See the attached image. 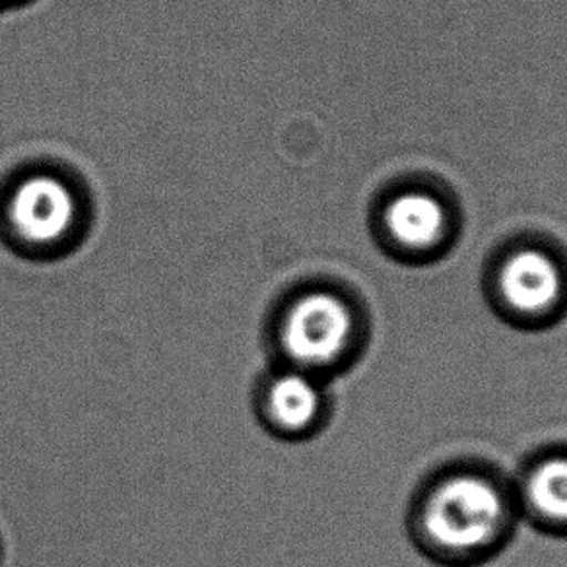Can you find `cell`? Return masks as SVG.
Instances as JSON below:
<instances>
[{"mask_svg":"<svg viewBox=\"0 0 567 567\" xmlns=\"http://www.w3.org/2000/svg\"><path fill=\"white\" fill-rule=\"evenodd\" d=\"M504 497L481 476L461 474L442 482L422 513L425 536L443 550H481L504 525Z\"/></svg>","mask_w":567,"mask_h":567,"instance_id":"1","label":"cell"},{"mask_svg":"<svg viewBox=\"0 0 567 567\" xmlns=\"http://www.w3.org/2000/svg\"><path fill=\"white\" fill-rule=\"evenodd\" d=\"M386 228L394 241L410 249H425L442 239L447 213L442 203L425 193H406L386 208Z\"/></svg>","mask_w":567,"mask_h":567,"instance_id":"6","label":"cell"},{"mask_svg":"<svg viewBox=\"0 0 567 567\" xmlns=\"http://www.w3.org/2000/svg\"><path fill=\"white\" fill-rule=\"evenodd\" d=\"M499 292L509 308L538 316L559 300L561 275L558 265L536 249L517 251L499 270Z\"/></svg>","mask_w":567,"mask_h":567,"instance_id":"5","label":"cell"},{"mask_svg":"<svg viewBox=\"0 0 567 567\" xmlns=\"http://www.w3.org/2000/svg\"><path fill=\"white\" fill-rule=\"evenodd\" d=\"M525 494L540 517L567 523V458H550L536 466L528 476Z\"/></svg>","mask_w":567,"mask_h":567,"instance_id":"7","label":"cell"},{"mask_svg":"<svg viewBox=\"0 0 567 567\" xmlns=\"http://www.w3.org/2000/svg\"><path fill=\"white\" fill-rule=\"evenodd\" d=\"M354 317L339 296L311 292L284 311L276 331L278 350L290 368L317 371L331 368L347 352Z\"/></svg>","mask_w":567,"mask_h":567,"instance_id":"2","label":"cell"},{"mask_svg":"<svg viewBox=\"0 0 567 567\" xmlns=\"http://www.w3.org/2000/svg\"><path fill=\"white\" fill-rule=\"evenodd\" d=\"M18 234L32 244H53L71 229L74 198L53 177H33L20 185L10 206Z\"/></svg>","mask_w":567,"mask_h":567,"instance_id":"4","label":"cell"},{"mask_svg":"<svg viewBox=\"0 0 567 567\" xmlns=\"http://www.w3.org/2000/svg\"><path fill=\"white\" fill-rule=\"evenodd\" d=\"M259 410L268 430L298 437L308 434L321 416L323 391L313 373L288 365L260 386Z\"/></svg>","mask_w":567,"mask_h":567,"instance_id":"3","label":"cell"}]
</instances>
